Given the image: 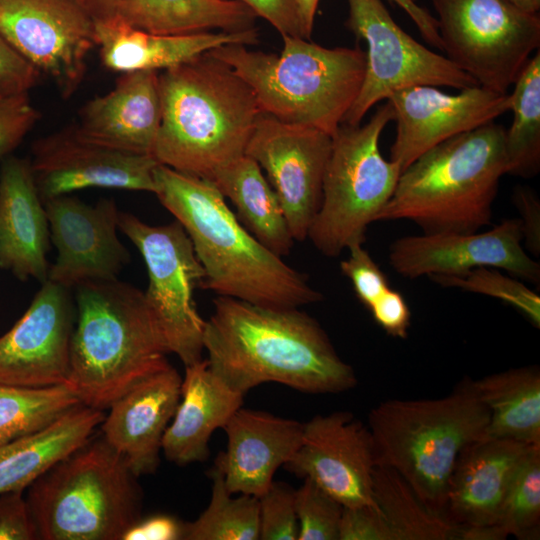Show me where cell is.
<instances>
[{
  "label": "cell",
  "instance_id": "obj_1",
  "mask_svg": "<svg viewBox=\"0 0 540 540\" xmlns=\"http://www.w3.org/2000/svg\"><path fill=\"white\" fill-rule=\"evenodd\" d=\"M203 345L210 370L243 395L268 382L310 394L341 393L357 383L319 322L299 308L217 296Z\"/></svg>",
  "mask_w": 540,
  "mask_h": 540
},
{
  "label": "cell",
  "instance_id": "obj_2",
  "mask_svg": "<svg viewBox=\"0 0 540 540\" xmlns=\"http://www.w3.org/2000/svg\"><path fill=\"white\" fill-rule=\"evenodd\" d=\"M154 194L188 234L205 279L201 288L273 308L323 300L308 277L261 244L213 182L158 164Z\"/></svg>",
  "mask_w": 540,
  "mask_h": 540
},
{
  "label": "cell",
  "instance_id": "obj_3",
  "mask_svg": "<svg viewBox=\"0 0 540 540\" xmlns=\"http://www.w3.org/2000/svg\"><path fill=\"white\" fill-rule=\"evenodd\" d=\"M161 123L152 156L210 180L241 157L262 113L253 89L207 52L159 74Z\"/></svg>",
  "mask_w": 540,
  "mask_h": 540
},
{
  "label": "cell",
  "instance_id": "obj_4",
  "mask_svg": "<svg viewBox=\"0 0 540 540\" xmlns=\"http://www.w3.org/2000/svg\"><path fill=\"white\" fill-rule=\"evenodd\" d=\"M76 321L66 385L81 404L105 410L168 361L166 338L144 292L120 280L75 287Z\"/></svg>",
  "mask_w": 540,
  "mask_h": 540
},
{
  "label": "cell",
  "instance_id": "obj_5",
  "mask_svg": "<svg viewBox=\"0 0 540 540\" xmlns=\"http://www.w3.org/2000/svg\"><path fill=\"white\" fill-rule=\"evenodd\" d=\"M505 132L493 121L420 155L401 172L376 222L409 220L423 234L473 233L489 225L507 174Z\"/></svg>",
  "mask_w": 540,
  "mask_h": 540
},
{
  "label": "cell",
  "instance_id": "obj_6",
  "mask_svg": "<svg viewBox=\"0 0 540 540\" xmlns=\"http://www.w3.org/2000/svg\"><path fill=\"white\" fill-rule=\"evenodd\" d=\"M282 38L280 54L253 51L240 44L207 53L249 84L263 113L333 136L360 92L365 51L326 48L302 37Z\"/></svg>",
  "mask_w": 540,
  "mask_h": 540
},
{
  "label": "cell",
  "instance_id": "obj_7",
  "mask_svg": "<svg viewBox=\"0 0 540 540\" xmlns=\"http://www.w3.org/2000/svg\"><path fill=\"white\" fill-rule=\"evenodd\" d=\"M489 409L463 382L435 399H390L371 409L377 464L395 470L432 512L443 515L462 450L486 436Z\"/></svg>",
  "mask_w": 540,
  "mask_h": 540
},
{
  "label": "cell",
  "instance_id": "obj_8",
  "mask_svg": "<svg viewBox=\"0 0 540 540\" xmlns=\"http://www.w3.org/2000/svg\"><path fill=\"white\" fill-rule=\"evenodd\" d=\"M102 434L59 460L25 496L41 540H122L141 517L143 492Z\"/></svg>",
  "mask_w": 540,
  "mask_h": 540
},
{
  "label": "cell",
  "instance_id": "obj_9",
  "mask_svg": "<svg viewBox=\"0 0 540 540\" xmlns=\"http://www.w3.org/2000/svg\"><path fill=\"white\" fill-rule=\"evenodd\" d=\"M393 120L388 101L364 125L342 123L332 136L320 208L307 238L326 257L363 244L369 225L391 198L400 166L379 148L382 131Z\"/></svg>",
  "mask_w": 540,
  "mask_h": 540
},
{
  "label": "cell",
  "instance_id": "obj_10",
  "mask_svg": "<svg viewBox=\"0 0 540 540\" xmlns=\"http://www.w3.org/2000/svg\"><path fill=\"white\" fill-rule=\"evenodd\" d=\"M442 51L478 85L507 93L540 46L539 14L506 0H432Z\"/></svg>",
  "mask_w": 540,
  "mask_h": 540
},
{
  "label": "cell",
  "instance_id": "obj_11",
  "mask_svg": "<svg viewBox=\"0 0 540 540\" xmlns=\"http://www.w3.org/2000/svg\"><path fill=\"white\" fill-rule=\"evenodd\" d=\"M118 227L144 260L148 274L144 297L170 353L176 354L184 366L201 361L205 320L193 294L202 286L205 272L188 234L176 220L153 226L121 211Z\"/></svg>",
  "mask_w": 540,
  "mask_h": 540
},
{
  "label": "cell",
  "instance_id": "obj_12",
  "mask_svg": "<svg viewBox=\"0 0 540 540\" xmlns=\"http://www.w3.org/2000/svg\"><path fill=\"white\" fill-rule=\"evenodd\" d=\"M347 28L365 41V75L360 92L343 123L358 125L378 102L411 86L462 90L477 82L446 56L433 52L393 20L381 0H348Z\"/></svg>",
  "mask_w": 540,
  "mask_h": 540
},
{
  "label": "cell",
  "instance_id": "obj_13",
  "mask_svg": "<svg viewBox=\"0 0 540 540\" xmlns=\"http://www.w3.org/2000/svg\"><path fill=\"white\" fill-rule=\"evenodd\" d=\"M0 34L64 98L81 85L95 22L81 0H0Z\"/></svg>",
  "mask_w": 540,
  "mask_h": 540
},
{
  "label": "cell",
  "instance_id": "obj_14",
  "mask_svg": "<svg viewBox=\"0 0 540 540\" xmlns=\"http://www.w3.org/2000/svg\"><path fill=\"white\" fill-rule=\"evenodd\" d=\"M332 136L306 125L283 122L261 113L245 155L265 171L295 241L307 239L320 208Z\"/></svg>",
  "mask_w": 540,
  "mask_h": 540
},
{
  "label": "cell",
  "instance_id": "obj_15",
  "mask_svg": "<svg viewBox=\"0 0 540 540\" xmlns=\"http://www.w3.org/2000/svg\"><path fill=\"white\" fill-rule=\"evenodd\" d=\"M519 218L473 233L404 236L389 246V264L407 278L459 277L478 267H493L540 285V265L524 249Z\"/></svg>",
  "mask_w": 540,
  "mask_h": 540
},
{
  "label": "cell",
  "instance_id": "obj_16",
  "mask_svg": "<svg viewBox=\"0 0 540 540\" xmlns=\"http://www.w3.org/2000/svg\"><path fill=\"white\" fill-rule=\"evenodd\" d=\"M31 304L0 337V383L42 388L66 385L76 306L68 288L41 283Z\"/></svg>",
  "mask_w": 540,
  "mask_h": 540
},
{
  "label": "cell",
  "instance_id": "obj_17",
  "mask_svg": "<svg viewBox=\"0 0 540 540\" xmlns=\"http://www.w3.org/2000/svg\"><path fill=\"white\" fill-rule=\"evenodd\" d=\"M375 444L368 426L348 411L316 415L304 423L302 443L283 466L309 478L345 507L376 505Z\"/></svg>",
  "mask_w": 540,
  "mask_h": 540
},
{
  "label": "cell",
  "instance_id": "obj_18",
  "mask_svg": "<svg viewBox=\"0 0 540 540\" xmlns=\"http://www.w3.org/2000/svg\"><path fill=\"white\" fill-rule=\"evenodd\" d=\"M396 135L389 159L403 171L420 155L459 134L495 121L510 111V94L480 85L448 94L435 86L417 85L393 93Z\"/></svg>",
  "mask_w": 540,
  "mask_h": 540
},
{
  "label": "cell",
  "instance_id": "obj_19",
  "mask_svg": "<svg viewBox=\"0 0 540 540\" xmlns=\"http://www.w3.org/2000/svg\"><path fill=\"white\" fill-rule=\"evenodd\" d=\"M44 206L57 250L47 280L71 289L86 281L117 279L131 257L117 235L115 201L92 205L66 194L45 200Z\"/></svg>",
  "mask_w": 540,
  "mask_h": 540
},
{
  "label": "cell",
  "instance_id": "obj_20",
  "mask_svg": "<svg viewBox=\"0 0 540 540\" xmlns=\"http://www.w3.org/2000/svg\"><path fill=\"white\" fill-rule=\"evenodd\" d=\"M30 166L43 202L90 188H113L154 193L151 155L115 150L82 139L74 126L36 141Z\"/></svg>",
  "mask_w": 540,
  "mask_h": 540
},
{
  "label": "cell",
  "instance_id": "obj_21",
  "mask_svg": "<svg viewBox=\"0 0 540 540\" xmlns=\"http://www.w3.org/2000/svg\"><path fill=\"white\" fill-rule=\"evenodd\" d=\"M182 377L167 362L109 406L101 425L107 443L140 477L160 465L164 433L181 396Z\"/></svg>",
  "mask_w": 540,
  "mask_h": 540
},
{
  "label": "cell",
  "instance_id": "obj_22",
  "mask_svg": "<svg viewBox=\"0 0 540 540\" xmlns=\"http://www.w3.org/2000/svg\"><path fill=\"white\" fill-rule=\"evenodd\" d=\"M224 451L217 455V471L232 494L261 497L302 443L304 423L271 413L239 408L223 427Z\"/></svg>",
  "mask_w": 540,
  "mask_h": 540
},
{
  "label": "cell",
  "instance_id": "obj_23",
  "mask_svg": "<svg viewBox=\"0 0 540 540\" xmlns=\"http://www.w3.org/2000/svg\"><path fill=\"white\" fill-rule=\"evenodd\" d=\"M161 114L158 71L127 72L110 92L82 107L74 129L86 141L152 156Z\"/></svg>",
  "mask_w": 540,
  "mask_h": 540
},
{
  "label": "cell",
  "instance_id": "obj_24",
  "mask_svg": "<svg viewBox=\"0 0 540 540\" xmlns=\"http://www.w3.org/2000/svg\"><path fill=\"white\" fill-rule=\"evenodd\" d=\"M533 447L487 436L466 446L450 478L443 516L463 528L496 526L512 474Z\"/></svg>",
  "mask_w": 540,
  "mask_h": 540
},
{
  "label": "cell",
  "instance_id": "obj_25",
  "mask_svg": "<svg viewBox=\"0 0 540 540\" xmlns=\"http://www.w3.org/2000/svg\"><path fill=\"white\" fill-rule=\"evenodd\" d=\"M49 222L30 161L6 157L0 167V268L19 280L48 279Z\"/></svg>",
  "mask_w": 540,
  "mask_h": 540
},
{
  "label": "cell",
  "instance_id": "obj_26",
  "mask_svg": "<svg viewBox=\"0 0 540 540\" xmlns=\"http://www.w3.org/2000/svg\"><path fill=\"white\" fill-rule=\"evenodd\" d=\"M244 396L223 383L206 359L185 366L180 401L162 440L165 458L178 466L207 460L211 435L242 407Z\"/></svg>",
  "mask_w": 540,
  "mask_h": 540
},
{
  "label": "cell",
  "instance_id": "obj_27",
  "mask_svg": "<svg viewBox=\"0 0 540 540\" xmlns=\"http://www.w3.org/2000/svg\"><path fill=\"white\" fill-rule=\"evenodd\" d=\"M95 40L103 65L109 70L127 73L166 70L224 45H254L258 43V32L252 28L165 36L134 28L115 17L95 22Z\"/></svg>",
  "mask_w": 540,
  "mask_h": 540
},
{
  "label": "cell",
  "instance_id": "obj_28",
  "mask_svg": "<svg viewBox=\"0 0 540 540\" xmlns=\"http://www.w3.org/2000/svg\"><path fill=\"white\" fill-rule=\"evenodd\" d=\"M104 418L103 410L81 404L45 428L0 445V494L24 491L84 444Z\"/></svg>",
  "mask_w": 540,
  "mask_h": 540
},
{
  "label": "cell",
  "instance_id": "obj_29",
  "mask_svg": "<svg viewBox=\"0 0 540 540\" xmlns=\"http://www.w3.org/2000/svg\"><path fill=\"white\" fill-rule=\"evenodd\" d=\"M220 193L235 206L239 222L266 248L282 257L295 239L280 201L259 165L243 155L211 177Z\"/></svg>",
  "mask_w": 540,
  "mask_h": 540
},
{
  "label": "cell",
  "instance_id": "obj_30",
  "mask_svg": "<svg viewBox=\"0 0 540 540\" xmlns=\"http://www.w3.org/2000/svg\"><path fill=\"white\" fill-rule=\"evenodd\" d=\"M117 17L148 33L176 36L248 30L258 16L238 0H120Z\"/></svg>",
  "mask_w": 540,
  "mask_h": 540
},
{
  "label": "cell",
  "instance_id": "obj_31",
  "mask_svg": "<svg viewBox=\"0 0 540 540\" xmlns=\"http://www.w3.org/2000/svg\"><path fill=\"white\" fill-rule=\"evenodd\" d=\"M489 409L486 436L540 446V371L538 366L511 368L470 380Z\"/></svg>",
  "mask_w": 540,
  "mask_h": 540
},
{
  "label": "cell",
  "instance_id": "obj_32",
  "mask_svg": "<svg viewBox=\"0 0 540 540\" xmlns=\"http://www.w3.org/2000/svg\"><path fill=\"white\" fill-rule=\"evenodd\" d=\"M373 497L392 540H462V527L429 510L392 468L377 464Z\"/></svg>",
  "mask_w": 540,
  "mask_h": 540
},
{
  "label": "cell",
  "instance_id": "obj_33",
  "mask_svg": "<svg viewBox=\"0 0 540 540\" xmlns=\"http://www.w3.org/2000/svg\"><path fill=\"white\" fill-rule=\"evenodd\" d=\"M510 94L511 126L505 132L507 174L532 178L540 170V53L530 58Z\"/></svg>",
  "mask_w": 540,
  "mask_h": 540
},
{
  "label": "cell",
  "instance_id": "obj_34",
  "mask_svg": "<svg viewBox=\"0 0 540 540\" xmlns=\"http://www.w3.org/2000/svg\"><path fill=\"white\" fill-rule=\"evenodd\" d=\"M81 405L67 385L42 388L0 383V445L35 433Z\"/></svg>",
  "mask_w": 540,
  "mask_h": 540
},
{
  "label": "cell",
  "instance_id": "obj_35",
  "mask_svg": "<svg viewBox=\"0 0 540 540\" xmlns=\"http://www.w3.org/2000/svg\"><path fill=\"white\" fill-rule=\"evenodd\" d=\"M212 480L207 508L192 522H185L186 540L259 539V498L246 494L233 497L223 477L209 471Z\"/></svg>",
  "mask_w": 540,
  "mask_h": 540
},
{
  "label": "cell",
  "instance_id": "obj_36",
  "mask_svg": "<svg viewBox=\"0 0 540 540\" xmlns=\"http://www.w3.org/2000/svg\"><path fill=\"white\" fill-rule=\"evenodd\" d=\"M496 527L505 538L539 539L540 535V446L520 461L509 481Z\"/></svg>",
  "mask_w": 540,
  "mask_h": 540
},
{
  "label": "cell",
  "instance_id": "obj_37",
  "mask_svg": "<svg viewBox=\"0 0 540 540\" xmlns=\"http://www.w3.org/2000/svg\"><path fill=\"white\" fill-rule=\"evenodd\" d=\"M432 281L445 287L497 298L521 311L537 328L540 326V297L523 281L505 275L500 269L478 267L463 276H430Z\"/></svg>",
  "mask_w": 540,
  "mask_h": 540
},
{
  "label": "cell",
  "instance_id": "obj_38",
  "mask_svg": "<svg viewBox=\"0 0 540 540\" xmlns=\"http://www.w3.org/2000/svg\"><path fill=\"white\" fill-rule=\"evenodd\" d=\"M344 506L309 478L295 489L298 540H339Z\"/></svg>",
  "mask_w": 540,
  "mask_h": 540
},
{
  "label": "cell",
  "instance_id": "obj_39",
  "mask_svg": "<svg viewBox=\"0 0 540 540\" xmlns=\"http://www.w3.org/2000/svg\"><path fill=\"white\" fill-rule=\"evenodd\" d=\"M295 489L274 481L259 497V539L298 540Z\"/></svg>",
  "mask_w": 540,
  "mask_h": 540
},
{
  "label": "cell",
  "instance_id": "obj_40",
  "mask_svg": "<svg viewBox=\"0 0 540 540\" xmlns=\"http://www.w3.org/2000/svg\"><path fill=\"white\" fill-rule=\"evenodd\" d=\"M349 255L340 263V270L354 289L359 301L368 309L390 285L385 273L373 260L363 244L348 249Z\"/></svg>",
  "mask_w": 540,
  "mask_h": 540
},
{
  "label": "cell",
  "instance_id": "obj_41",
  "mask_svg": "<svg viewBox=\"0 0 540 540\" xmlns=\"http://www.w3.org/2000/svg\"><path fill=\"white\" fill-rule=\"evenodd\" d=\"M39 118L28 93L0 92V159L6 158L24 139Z\"/></svg>",
  "mask_w": 540,
  "mask_h": 540
},
{
  "label": "cell",
  "instance_id": "obj_42",
  "mask_svg": "<svg viewBox=\"0 0 540 540\" xmlns=\"http://www.w3.org/2000/svg\"><path fill=\"white\" fill-rule=\"evenodd\" d=\"M339 540H392L377 505L343 508Z\"/></svg>",
  "mask_w": 540,
  "mask_h": 540
},
{
  "label": "cell",
  "instance_id": "obj_43",
  "mask_svg": "<svg viewBox=\"0 0 540 540\" xmlns=\"http://www.w3.org/2000/svg\"><path fill=\"white\" fill-rule=\"evenodd\" d=\"M37 533L23 491L0 494V540H35Z\"/></svg>",
  "mask_w": 540,
  "mask_h": 540
},
{
  "label": "cell",
  "instance_id": "obj_44",
  "mask_svg": "<svg viewBox=\"0 0 540 540\" xmlns=\"http://www.w3.org/2000/svg\"><path fill=\"white\" fill-rule=\"evenodd\" d=\"M41 76L40 72L18 54L0 34V92L28 93Z\"/></svg>",
  "mask_w": 540,
  "mask_h": 540
},
{
  "label": "cell",
  "instance_id": "obj_45",
  "mask_svg": "<svg viewBox=\"0 0 540 540\" xmlns=\"http://www.w3.org/2000/svg\"><path fill=\"white\" fill-rule=\"evenodd\" d=\"M375 322L390 336L407 338L411 312L403 295L389 287L368 308Z\"/></svg>",
  "mask_w": 540,
  "mask_h": 540
},
{
  "label": "cell",
  "instance_id": "obj_46",
  "mask_svg": "<svg viewBox=\"0 0 540 540\" xmlns=\"http://www.w3.org/2000/svg\"><path fill=\"white\" fill-rule=\"evenodd\" d=\"M512 202L520 214L523 247L533 256L540 255V199L529 186L517 185L512 192Z\"/></svg>",
  "mask_w": 540,
  "mask_h": 540
},
{
  "label": "cell",
  "instance_id": "obj_47",
  "mask_svg": "<svg viewBox=\"0 0 540 540\" xmlns=\"http://www.w3.org/2000/svg\"><path fill=\"white\" fill-rule=\"evenodd\" d=\"M268 21L281 36L303 37L295 0H238ZM305 39V38H304Z\"/></svg>",
  "mask_w": 540,
  "mask_h": 540
},
{
  "label": "cell",
  "instance_id": "obj_48",
  "mask_svg": "<svg viewBox=\"0 0 540 540\" xmlns=\"http://www.w3.org/2000/svg\"><path fill=\"white\" fill-rule=\"evenodd\" d=\"M185 536V522L167 514L141 517L122 540H180Z\"/></svg>",
  "mask_w": 540,
  "mask_h": 540
},
{
  "label": "cell",
  "instance_id": "obj_49",
  "mask_svg": "<svg viewBox=\"0 0 540 540\" xmlns=\"http://www.w3.org/2000/svg\"><path fill=\"white\" fill-rule=\"evenodd\" d=\"M395 4L411 18L424 39L433 47L442 49L441 38L438 31L437 19L426 8L413 0H388Z\"/></svg>",
  "mask_w": 540,
  "mask_h": 540
},
{
  "label": "cell",
  "instance_id": "obj_50",
  "mask_svg": "<svg viewBox=\"0 0 540 540\" xmlns=\"http://www.w3.org/2000/svg\"><path fill=\"white\" fill-rule=\"evenodd\" d=\"M94 22H102L117 17L120 0H82Z\"/></svg>",
  "mask_w": 540,
  "mask_h": 540
},
{
  "label": "cell",
  "instance_id": "obj_51",
  "mask_svg": "<svg viewBox=\"0 0 540 540\" xmlns=\"http://www.w3.org/2000/svg\"><path fill=\"white\" fill-rule=\"evenodd\" d=\"M295 2L301 22L303 37L305 39H310L319 0H295Z\"/></svg>",
  "mask_w": 540,
  "mask_h": 540
},
{
  "label": "cell",
  "instance_id": "obj_52",
  "mask_svg": "<svg viewBox=\"0 0 540 540\" xmlns=\"http://www.w3.org/2000/svg\"><path fill=\"white\" fill-rule=\"evenodd\" d=\"M518 9L531 13L538 14L540 9V0H506Z\"/></svg>",
  "mask_w": 540,
  "mask_h": 540
},
{
  "label": "cell",
  "instance_id": "obj_53",
  "mask_svg": "<svg viewBox=\"0 0 540 540\" xmlns=\"http://www.w3.org/2000/svg\"><path fill=\"white\" fill-rule=\"evenodd\" d=\"M413 1H415V2H416V0H413Z\"/></svg>",
  "mask_w": 540,
  "mask_h": 540
},
{
  "label": "cell",
  "instance_id": "obj_54",
  "mask_svg": "<svg viewBox=\"0 0 540 540\" xmlns=\"http://www.w3.org/2000/svg\"><path fill=\"white\" fill-rule=\"evenodd\" d=\"M81 2H82V0H81Z\"/></svg>",
  "mask_w": 540,
  "mask_h": 540
}]
</instances>
